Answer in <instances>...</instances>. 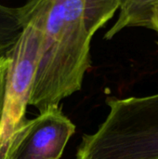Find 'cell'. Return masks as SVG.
<instances>
[{
  "label": "cell",
  "mask_w": 158,
  "mask_h": 159,
  "mask_svg": "<svg viewBox=\"0 0 158 159\" xmlns=\"http://www.w3.org/2000/svg\"><path fill=\"white\" fill-rule=\"evenodd\" d=\"M154 31L158 34V0H156L154 8Z\"/></svg>",
  "instance_id": "8"
},
{
  "label": "cell",
  "mask_w": 158,
  "mask_h": 159,
  "mask_svg": "<svg viewBox=\"0 0 158 159\" xmlns=\"http://www.w3.org/2000/svg\"><path fill=\"white\" fill-rule=\"evenodd\" d=\"M9 63H10V60H9V58L7 56L0 57V126H1L2 115H3V106H4V97H5V88H6L7 74Z\"/></svg>",
  "instance_id": "7"
},
{
  "label": "cell",
  "mask_w": 158,
  "mask_h": 159,
  "mask_svg": "<svg viewBox=\"0 0 158 159\" xmlns=\"http://www.w3.org/2000/svg\"><path fill=\"white\" fill-rule=\"evenodd\" d=\"M121 0H46L43 36L29 105L39 112L82 89L90 44Z\"/></svg>",
  "instance_id": "1"
},
{
  "label": "cell",
  "mask_w": 158,
  "mask_h": 159,
  "mask_svg": "<svg viewBox=\"0 0 158 159\" xmlns=\"http://www.w3.org/2000/svg\"><path fill=\"white\" fill-rule=\"evenodd\" d=\"M29 2L13 7L0 4V57L7 56L19 40L28 21Z\"/></svg>",
  "instance_id": "6"
},
{
  "label": "cell",
  "mask_w": 158,
  "mask_h": 159,
  "mask_svg": "<svg viewBox=\"0 0 158 159\" xmlns=\"http://www.w3.org/2000/svg\"><path fill=\"white\" fill-rule=\"evenodd\" d=\"M96 132L82 136L75 159H158V94L108 97Z\"/></svg>",
  "instance_id": "2"
},
{
  "label": "cell",
  "mask_w": 158,
  "mask_h": 159,
  "mask_svg": "<svg viewBox=\"0 0 158 159\" xmlns=\"http://www.w3.org/2000/svg\"><path fill=\"white\" fill-rule=\"evenodd\" d=\"M75 129L61 105L48 107L13 134L6 159H60Z\"/></svg>",
  "instance_id": "4"
},
{
  "label": "cell",
  "mask_w": 158,
  "mask_h": 159,
  "mask_svg": "<svg viewBox=\"0 0 158 159\" xmlns=\"http://www.w3.org/2000/svg\"><path fill=\"white\" fill-rule=\"evenodd\" d=\"M156 0H121L119 16L115 24L105 33L110 40L127 27H146L154 30V8Z\"/></svg>",
  "instance_id": "5"
},
{
  "label": "cell",
  "mask_w": 158,
  "mask_h": 159,
  "mask_svg": "<svg viewBox=\"0 0 158 159\" xmlns=\"http://www.w3.org/2000/svg\"><path fill=\"white\" fill-rule=\"evenodd\" d=\"M28 21L16 45L8 53V66L2 121L0 159H6L13 134L27 120L26 108L32 93L43 36L46 0L29 2Z\"/></svg>",
  "instance_id": "3"
}]
</instances>
